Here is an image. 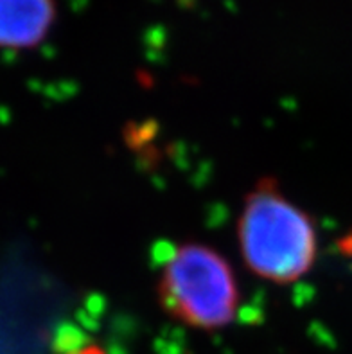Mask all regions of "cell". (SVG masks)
<instances>
[{
  "label": "cell",
  "mask_w": 352,
  "mask_h": 354,
  "mask_svg": "<svg viewBox=\"0 0 352 354\" xmlns=\"http://www.w3.org/2000/svg\"><path fill=\"white\" fill-rule=\"evenodd\" d=\"M243 259L255 275L290 284L308 274L317 259V230L309 214L264 178L245 198L237 223Z\"/></svg>",
  "instance_id": "1"
},
{
  "label": "cell",
  "mask_w": 352,
  "mask_h": 354,
  "mask_svg": "<svg viewBox=\"0 0 352 354\" xmlns=\"http://www.w3.org/2000/svg\"><path fill=\"white\" fill-rule=\"evenodd\" d=\"M158 302L174 320L203 331L232 324L239 311V288L232 266L201 243L173 248L156 283Z\"/></svg>",
  "instance_id": "2"
},
{
  "label": "cell",
  "mask_w": 352,
  "mask_h": 354,
  "mask_svg": "<svg viewBox=\"0 0 352 354\" xmlns=\"http://www.w3.org/2000/svg\"><path fill=\"white\" fill-rule=\"evenodd\" d=\"M56 20V0H0V49H35Z\"/></svg>",
  "instance_id": "3"
}]
</instances>
